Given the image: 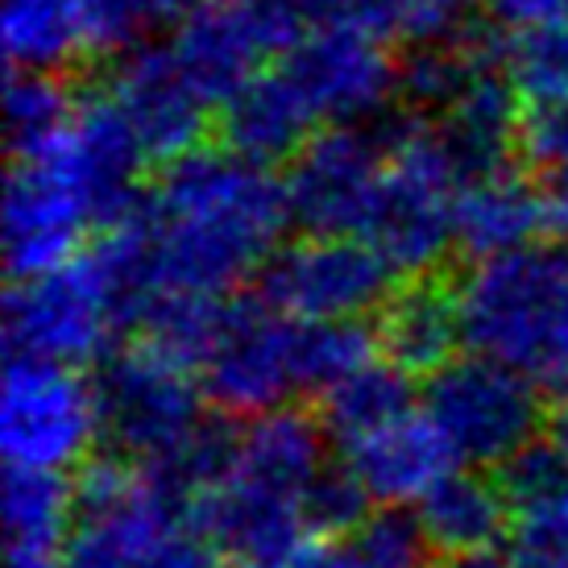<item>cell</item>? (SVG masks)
<instances>
[{
    "mask_svg": "<svg viewBox=\"0 0 568 568\" xmlns=\"http://www.w3.org/2000/svg\"><path fill=\"white\" fill-rule=\"evenodd\" d=\"M95 398L104 436L145 465L179 457L204 432L200 386L191 382V369L150 345L116 353L100 369Z\"/></svg>",
    "mask_w": 568,
    "mask_h": 568,
    "instance_id": "ba28073f",
    "label": "cell"
},
{
    "mask_svg": "<svg viewBox=\"0 0 568 568\" xmlns=\"http://www.w3.org/2000/svg\"><path fill=\"white\" fill-rule=\"evenodd\" d=\"M386 174V133L324 129L291 159L283 187L291 221L307 237H353L362 233Z\"/></svg>",
    "mask_w": 568,
    "mask_h": 568,
    "instance_id": "8fae6325",
    "label": "cell"
},
{
    "mask_svg": "<svg viewBox=\"0 0 568 568\" xmlns=\"http://www.w3.org/2000/svg\"><path fill=\"white\" fill-rule=\"evenodd\" d=\"M415 519L424 527L427 544L436 552L453 556H474L498 544L506 523V498L503 489L477 474H448L440 486L427 494Z\"/></svg>",
    "mask_w": 568,
    "mask_h": 568,
    "instance_id": "cb8c5ba5",
    "label": "cell"
},
{
    "mask_svg": "<svg viewBox=\"0 0 568 568\" xmlns=\"http://www.w3.org/2000/svg\"><path fill=\"white\" fill-rule=\"evenodd\" d=\"M457 162L440 129L403 125L386 133V174L365 221V241L395 274H427L457 245Z\"/></svg>",
    "mask_w": 568,
    "mask_h": 568,
    "instance_id": "3957f363",
    "label": "cell"
},
{
    "mask_svg": "<svg viewBox=\"0 0 568 568\" xmlns=\"http://www.w3.org/2000/svg\"><path fill=\"white\" fill-rule=\"evenodd\" d=\"M171 50L207 104H229L257 80L266 42L237 9V0H200L174 26Z\"/></svg>",
    "mask_w": 568,
    "mask_h": 568,
    "instance_id": "e0dca14e",
    "label": "cell"
},
{
    "mask_svg": "<svg viewBox=\"0 0 568 568\" xmlns=\"http://www.w3.org/2000/svg\"><path fill=\"white\" fill-rule=\"evenodd\" d=\"M369 494L365 486L353 477V469H324V474L307 486L303 494V519L312 531H324V536H341V531H357L369 515Z\"/></svg>",
    "mask_w": 568,
    "mask_h": 568,
    "instance_id": "f35d334b",
    "label": "cell"
},
{
    "mask_svg": "<svg viewBox=\"0 0 568 568\" xmlns=\"http://www.w3.org/2000/svg\"><path fill=\"white\" fill-rule=\"evenodd\" d=\"M286 568H362L353 556V544H332V539H316V544H303L300 556Z\"/></svg>",
    "mask_w": 568,
    "mask_h": 568,
    "instance_id": "ee69618b",
    "label": "cell"
},
{
    "mask_svg": "<svg viewBox=\"0 0 568 568\" xmlns=\"http://www.w3.org/2000/svg\"><path fill=\"white\" fill-rule=\"evenodd\" d=\"M200 386L224 415H270L300 390V324L266 300H233L200 362Z\"/></svg>",
    "mask_w": 568,
    "mask_h": 568,
    "instance_id": "9c48e42d",
    "label": "cell"
},
{
    "mask_svg": "<svg viewBox=\"0 0 568 568\" xmlns=\"http://www.w3.org/2000/svg\"><path fill=\"white\" fill-rule=\"evenodd\" d=\"M457 307L474 357L568 386V250L527 245L477 262L457 286Z\"/></svg>",
    "mask_w": 568,
    "mask_h": 568,
    "instance_id": "7a4b0ae2",
    "label": "cell"
},
{
    "mask_svg": "<svg viewBox=\"0 0 568 568\" xmlns=\"http://www.w3.org/2000/svg\"><path fill=\"white\" fill-rule=\"evenodd\" d=\"M453 568H515L510 565V556L498 552V548H486V552H474V556H460L453 560Z\"/></svg>",
    "mask_w": 568,
    "mask_h": 568,
    "instance_id": "f6af8a7d",
    "label": "cell"
},
{
    "mask_svg": "<svg viewBox=\"0 0 568 568\" xmlns=\"http://www.w3.org/2000/svg\"><path fill=\"white\" fill-rule=\"evenodd\" d=\"M324 474V436L303 410H270L233 432V457L224 477L266 489L278 498H300Z\"/></svg>",
    "mask_w": 568,
    "mask_h": 568,
    "instance_id": "d6986e66",
    "label": "cell"
},
{
    "mask_svg": "<svg viewBox=\"0 0 568 568\" xmlns=\"http://www.w3.org/2000/svg\"><path fill=\"white\" fill-rule=\"evenodd\" d=\"M109 100L125 116L145 159L179 162L195 154L207 129V100L195 92L171 47H142L112 71Z\"/></svg>",
    "mask_w": 568,
    "mask_h": 568,
    "instance_id": "5bb4252c",
    "label": "cell"
},
{
    "mask_svg": "<svg viewBox=\"0 0 568 568\" xmlns=\"http://www.w3.org/2000/svg\"><path fill=\"white\" fill-rule=\"evenodd\" d=\"M486 50V38H477L474 47L465 50H410L407 63H398V95H407L415 109L444 116Z\"/></svg>",
    "mask_w": 568,
    "mask_h": 568,
    "instance_id": "d6a6232c",
    "label": "cell"
},
{
    "mask_svg": "<svg viewBox=\"0 0 568 568\" xmlns=\"http://www.w3.org/2000/svg\"><path fill=\"white\" fill-rule=\"evenodd\" d=\"M395 270L369 241L303 237L262 274V300L295 324H345L390 303Z\"/></svg>",
    "mask_w": 568,
    "mask_h": 568,
    "instance_id": "30bf717a",
    "label": "cell"
},
{
    "mask_svg": "<svg viewBox=\"0 0 568 568\" xmlns=\"http://www.w3.org/2000/svg\"><path fill=\"white\" fill-rule=\"evenodd\" d=\"M503 489L506 506L519 510H531V506L556 503L568 494V465L556 457L552 444H527L519 457L503 465Z\"/></svg>",
    "mask_w": 568,
    "mask_h": 568,
    "instance_id": "74e56055",
    "label": "cell"
},
{
    "mask_svg": "<svg viewBox=\"0 0 568 568\" xmlns=\"http://www.w3.org/2000/svg\"><path fill=\"white\" fill-rule=\"evenodd\" d=\"M75 109L67 100V88L54 75H30L17 71L4 88V125H9V150L17 162L42 159L50 150H59L71 133Z\"/></svg>",
    "mask_w": 568,
    "mask_h": 568,
    "instance_id": "83f0119b",
    "label": "cell"
},
{
    "mask_svg": "<svg viewBox=\"0 0 568 568\" xmlns=\"http://www.w3.org/2000/svg\"><path fill=\"white\" fill-rule=\"evenodd\" d=\"M519 145L527 162L544 174H568V104L531 109L519 129Z\"/></svg>",
    "mask_w": 568,
    "mask_h": 568,
    "instance_id": "ab89813d",
    "label": "cell"
},
{
    "mask_svg": "<svg viewBox=\"0 0 568 568\" xmlns=\"http://www.w3.org/2000/svg\"><path fill=\"white\" fill-rule=\"evenodd\" d=\"M348 453V469L365 486L369 503L386 510H403L407 503H424L444 477L453 474V453L440 440L427 415H403L398 424L382 427L374 436L357 440Z\"/></svg>",
    "mask_w": 568,
    "mask_h": 568,
    "instance_id": "ac0fdd59",
    "label": "cell"
},
{
    "mask_svg": "<svg viewBox=\"0 0 568 568\" xmlns=\"http://www.w3.org/2000/svg\"><path fill=\"white\" fill-rule=\"evenodd\" d=\"M100 424L95 386L67 365L9 357L0 386V448L9 469L63 474L92 453Z\"/></svg>",
    "mask_w": 568,
    "mask_h": 568,
    "instance_id": "8992f818",
    "label": "cell"
},
{
    "mask_svg": "<svg viewBox=\"0 0 568 568\" xmlns=\"http://www.w3.org/2000/svg\"><path fill=\"white\" fill-rule=\"evenodd\" d=\"M0 38L9 63L30 75H50L88 50L75 0H4Z\"/></svg>",
    "mask_w": 568,
    "mask_h": 568,
    "instance_id": "d4e9b609",
    "label": "cell"
},
{
    "mask_svg": "<svg viewBox=\"0 0 568 568\" xmlns=\"http://www.w3.org/2000/svg\"><path fill=\"white\" fill-rule=\"evenodd\" d=\"M548 444L556 448V457L568 465V407L552 419V432H548Z\"/></svg>",
    "mask_w": 568,
    "mask_h": 568,
    "instance_id": "bcb514c9",
    "label": "cell"
},
{
    "mask_svg": "<svg viewBox=\"0 0 568 568\" xmlns=\"http://www.w3.org/2000/svg\"><path fill=\"white\" fill-rule=\"evenodd\" d=\"M291 221L286 187L257 162L195 150L166 166L142 207L162 295L221 300L274 262Z\"/></svg>",
    "mask_w": 568,
    "mask_h": 568,
    "instance_id": "6da1fadb",
    "label": "cell"
},
{
    "mask_svg": "<svg viewBox=\"0 0 568 568\" xmlns=\"http://www.w3.org/2000/svg\"><path fill=\"white\" fill-rule=\"evenodd\" d=\"M378 336L362 320L345 324H300V390H336L374 365Z\"/></svg>",
    "mask_w": 568,
    "mask_h": 568,
    "instance_id": "f1b7e54d",
    "label": "cell"
},
{
    "mask_svg": "<svg viewBox=\"0 0 568 568\" xmlns=\"http://www.w3.org/2000/svg\"><path fill=\"white\" fill-rule=\"evenodd\" d=\"M237 9L262 33L266 50H295L316 30L341 26L345 0H237Z\"/></svg>",
    "mask_w": 568,
    "mask_h": 568,
    "instance_id": "e575fe53",
    "label": "cell"
},
{
    "mask_svg": "<svg viewBox=\"0 0 568 568\" xmlns=\"http://www.w3.org/2000/svg\"><path fill=\"white\" fill-rule=\"evenodd\" d=\"M221 565L224 560H221V552L212 548V539L200 531V523H191V527H183L145 568H221Z\"/></svg>",
    "mask_w": 568,
    "mask_h": 568,
    "instance_id": "b9f144b4",
    "label": "cell"
},
{
    "mask_svg": "<svg viewBox=\"0 0 568 568\" xmlns=\"http://www.w3.org/2000/svg\"><path fill=\"white\" fill-rule=\"evenodd\" d=\"M92 224L95 212L88 195L54 150L42 159L13 162L4 179L0 237H4V266L17 283L75 262L83 233Z\"/></svg>",
    "mask_w": 568,
    "mask_h": 568,
    "instance_id": "7c38bea8",
    "label": "cell"
},
{
    "mask_svg": "<svg viewBox=\"0 0 568 568\" xmlns=\"http://www.w3.org/2000/svg\"><path fill=\"white\" fill-rule=\"evenodd\" d=\"M427 536L419 519L407 510H382L357 527L353 556L362 568H424L427 560Z\"/></svg>",
    "mask_w": 568,
    "mask_h": 568,
    "instance_id": "d590c367",
    "label": "cell"
},
{
    "mask_svg": "<svg viewBox=\"0 0 568 568\" xmlns=\"http://www.w3.org/2000/svg\"><path fill=\"white\" fill-rule=\"evenodd\" d=\"M539 224L556 241H568V174H544L539 183Z\"/></svg>",
    "mask_w": 568,
    "mask_h": 568,
    "instance_id": "7bdbcfd3",
    "label": "cell"
},
{
    "mask_svg": "<svg viewBox=\"0 0 568 568\" xmlns=\"http://www.w3.org/2000/svg\"><path fill=\"white\" fill-rule=\"evenodd\" d=\"M286 80L300 88L316 121L332 129H357L382 116L398 95V67L386 59L378 38L348 26H328L286 50Z\"/></svg>",
    "mask_w": 568,
    "mask_h": 568,
    "instance_id": "4fadbf2b",
    "label": "cell"
},
{
    "mask_svg": "<svg viewBox=\"0 0 568 568\" xmlns=\"http://www.w3.org/2000/svg\"><path fill=\"white\" fill-rule=\"evenodd\" d=\"M481 0H398V38L410 50H465L477 38Z\"/></svg>",
    "mask_w": 568,
    "mask_h": 568,
    "instance_id": "836d02e7",
    "label": "cell"
},
{
    "mask_svg": "<svg viewBox=\"0 0 568 568\" xmlns=\"http://www.w3.org/2000/svg\"><path fill=\"white\" fill-rule=\"evenodd\" d=\"M457 341H465V332L457 295L448 286L419 278L395 291L382 307L378 345L403 374H440L444 365H453Z\"/></svg>",
    "mask_w": 568,
    "mask_h": 568,
    "instance_id": "7402d4cb",
    "label": "cell"
},
{
    "mask_svg": "<svg viewBox=\"0 0 568 568\" xmlns=\"http://www.w3.org/2000/svg\"><path fill=\"white\" fill-rule=\"evenodd\" d=\"M195 523L229 568H286L307 544L300 498H278L233 477H221L195 503Z\"/></svg>",
    "mask_w": 568,
    "mask_h": 568,
    "instance_id": "2e32d148",
    "label": "cell"
},
{
    "mask_svg": "<svg viewBox=\"0 0 568 568\" xmlns=\"http://www.w3.org/2000/svg\"><path fill=\"white\" fill-rule=\"evenodd\" d=\"M506 556L515 568H568V494L519 510Z\"/></svg>",
    "mask_w": 568,
    "mask_h": 568,
    "instance_id": "8d00e7d4",
    "label": "cell"
},
{
    "mask_svg": "<svg viewBox=\"0 0 568 568\" xmlns=\"http://www.w3.org/2000/svg\"><path fill=\"white\" fill-rule=\"evenodd\" d=\"M54 154L67 162V171L75 174V183L88 195L100 229L112 233V229H121L145 207L142 195H138L145 150L109 95L83 100L75 109L71 133H67Z\"/></svg>",
    "mask_w": 568,
    "mask_h": 568,
    "instance_id": "9a60e30c",
    "label": "cell"
},
{
    "mask_svg": "<svg viewBox=\"0 0 568 568\" xmlns=\"http://www.w3.org/2000/svg\"><path fill=\"white\" fill-rule=\"evenodd\" d=\"M121 324H129L125 307L95 250L50 274L17 283L13 295L4 300L9 357L67 369L104 357Z\"/></svg>",
    "mask_w": 568,
    "mask_h": 568,
    "instance_id": "5b68a950",
    "label": "cell"
},
{
    "mask_svg": "<svg viewBox=\"0 0 568 568\" xmlns=\"http://www.w3.org/2000/svg\"><path fill=\"white\" fill-rule=\"evenodd\" d=\"M544 233L539 224V187H531L523 174L494 171L460 187L457 200V245L477 262L506 257L531 245Z\"/></svg>",
    "mask_w": 568,
    "mask_h": 568,
    "instance_id": "603a6c76",
    "label": "cell"
},
{
    "mask_svg": "<svg viewBox=\"0 0 568 568\" xmlns=\"http://www.w3.org/2000/svg\"><path fill=\"white\" fill-rule=\"evenodd\" d=\"M410 374H403L398 365L374 362L362 369L357 378L341 382L336 390L324 395V424L336 440L353 448L357 440L374 436L382 427L398 424L403 415H410Z\"/></svg>",
    "mask_w": 568,
    "mask_h": 568,
    "instance_id": "4316f807",
    "label": "cell"
},
{
    "mask_svg": "<svg viewBox=\"0 0 568 568\" xmlns=\"http://www.w3.org/2000/svg\"><path fill=\"white\" fill-rule=\"evenodd\" d=\"M481 9L503 30L515 33H531L544 30V26H556V21H568V0H481Z\"/></svg>",
    "mask_w": 568,
    "mask_h": 568,
    "instance_id": "60d3db41",
    "label": "cell"
},
{
    "mask_svg": "<svg viewBox=\"0 0 568 568\" xmlns=\"http://www.w3.org/2000/svg\"><path fill=\"white\" fill-rule=\"evenodd\" d=\"M506 80L515 83L531 109L568 104V21L544 26V30L519 33L506 47Z\"/></svg>",
    "mask_w": 568,
    "mask_h": 568,
    "instance_id": "4dcf8cb0",
    "label": "cell"
},
{
    "mask_svg": "<svg viewBox=\"0 0 568 568\" xmlns=\"http://www.w3.org/2000/svg\"><path fill=\"white\" fill-rule=\"evenodd\" d=\"M224 142L233 154L270 166L278 159H295L312 142L316 116L307 109L300 88L286 80V71L257 75V80L224 104Z\"/></svg>",
    "mask_w": 568,
    "mask_h": 568,
    "instance_id": "44dd1931",
    "label": "cell"
},
{
    "mask_svg": "<svg viewBox=\"0 0 568 568\" xmlns=\"http://www.w3.org/2000/svg\"><path fill=\"white\" fill-rule=\"evenodd\" d=\"M424 415L448 444L453 460L465 465H506L536 444L539 398L536 382L519 378L515 369L465 357L444 365L440 374L427 378Z\"/></svg>",
    "mask_w": 568,
    "mask_h": 568,
    "instance_id": "52a82bcc",
    "label": "cell"
},
{
    "mask_svg": "<svg viewBox=\"0 0 568 568\" xmlns=\"http://www.w3.org/2000/svg\"><path fill=\"white\" fill-rule=\"evenodd\" d=\"M9 568H59V565H54L50 556H13Z\"/></svg>",
    "mask_w": 568,
    "mask_h": 568,
    "instance_id": "7dc6e473",
    "label": "cell"
},
{
    "mask_svg": "<svg viewBox=\"0 0 568 568\" xmlns=\"http://www.w3.org/2000/svg\"><path fill=\"white\" fill-rule=\"evenodd\" d=\"M75 523V489L59 474L9 469L4 474V536L13 556H50L67 548Z\"/></svg>",
    "mask_w": 568,
    "mask_h": 568,
    "instance_id": "484cf974",
    "label": "cell"
},
{
    "mask_svg": "<svg viewBox=\"0 0 568 568\" xmlns=\"http://www.w3.org/2000/svg\"><path fill=\"white\" fill-rule=\"evenodd\" d=\"M80 4L88 50L112 54V50H142L154 30L179 26L200 0H75Z\"/></svg>",
    "mask_w": 568,
    "mask_h": 568,
    "instance_id": "f546056e",
    "label": "cell"
},
{
    "mask_svg": "<svg viewBox=\"0 0 568 568\" xmlns=\"http://www.w3.org/2000/svg\"><path fill=\"white\" fill-rule=\"evenodd\" d=\"M191 523L195 506L154 469L95 460L75 486L63 568H145Z\"/></svg>",
    "mask_w": 568,
    "mask_h": 568,
    "instance_id": "277c9868",
    "label": "cell"
},
{
    "mask_svg": "<svg viewBox=\"0 0 568 568\" xmlns=\"http://www.w3.org/2000/svg\"><path fill=\"white\" fill-rule=\"evenodd\" d=\"M221 300H200V295H162L142 316L145 345L187 369H200L221 324Z\"/></svg>",
    "mask_w": 568,
    "mask_h": 568,
    "instance_id": "1f68e13d",
    "label": "cell"
},
{
    "mask_svg": "<svg viewBox=\"0 0 568 568\" xmlns=\"http://www.w3.org/2000/svg\"><path fill=\"white\" fill-rule=\"evenodd\" d=\"M515 83L498 71V50L489 47L477 59L469 83L460 88L453 109L444 112L440 138L457 162L465 183L506 166V150L519 138V112H515Z\"/></svg>",
    "mask_w": 568,
    "mask_h": 568,
    "instance_id": "ffe728a7",
    "label": "cell"
}]
</instances>
